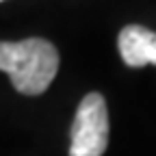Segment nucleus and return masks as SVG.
Returning a JSON list of instances; mask_svg holds the SVG:
<instances>
[{
  "label": "nucleus",
  "instance_id": "1",
  "mask_svg": "<svg viewBox=\"0 0 156 156\" xmlns=\"http://www.w3.org/2000/svg\"><path fill=\"white\" fill-rule=\"evenodd\" d=\"M0 69L9 74L15 91L39 95L50 87L58 72V52L50 41L39 37L0 41Z\"/></svg>",
  "mask_w": 156,
  "mask_h": 156
},
{
  "label": "nucleus",
  "instance_id": "2",
  "mask_svg": "<svg viewBox=\"0 0 156 156\" xmlns=\"http://www.w3.org/2000/svg\"><path fill=\"white\" fill-rule=\"evenodd\" d=\"M108 145V113L100 93H87L72 124L69 156H102Z\"/></svg>",
  "mask_w": 156,
  "mask_h": 156
},
{
  "label": "nucleus",
  "instance_id": "3",
  "mask_svg": "<svg viewBox=\"0 0 156 156\" xmlns=\"http://www.w3.org/2000/svg\"><path fill=\"white\" fill-rule=\"evenodd\" d=\"M117 46H119V54L126 65L130 67H143L147 63L156 65V33L130 24L122 28Z\"/></svg>",
  "mask_w": 156,
  "mask_h": 156
}]
</instances>
